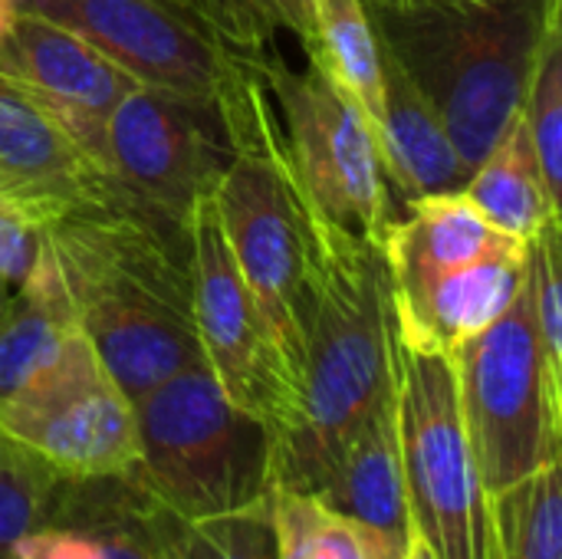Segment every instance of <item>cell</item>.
Returning <instances> with one entry per match:
<instances>
[{"label": "cell", "mask_w": 562, "mask_h": 559, "mask_svg": "<svg viewBox=\"0 0 562 559\" xmlns=\"http://www.w3.org/2000/svg\"><path fill=\"white\" fill-rule=\"evenodd\" d=\"M43 224L79 329L132 405L204 366L188 224L135 204L115 181Z\"/></svg>", "instance_id": "1"}, {"label": "cell", "mask_w": 562, "mask_h": 559, "mask_svg": "<svg viewBox=\"0 0 562 559\" xmlns=\"http://www.w3.org/2000/svg\"><path fill=\"white\" fill-rule=\"evenodd\" d=\"M395 399V313L382 247L316 221V293L293 428L273 488L313 494L339 448Z\"/></svg>", "instance_id": "2"}, {"label": "cell", "mask_w": 562, "mask_h": 559, "mask_svg": "<svg viewBox=\"0 0 562 559\" xmlns=\"http://www.w3.org/2000/svg\"><path fill=\"white\" fill-rule=\"evenodd\" d=\"M562 0H497L487 7L405 0L369 10L379 40L435 102L468 171L520 115L543 26Z\"/></svg>", "instance_id": "3"}, {"label": "cell", "mask_w": 562, "mask_h": 559, "mask_svg": "<svg viewBox=\"0 0 562 559\" xmlns=\"http://www.w3.org/2000/svg\"><path fill=\"white\" fill-rule=\"evenodd\" d=\"M138 465L132 478L184 524L224 521L267 504L273 435L237 409L207 366L161 382L135 402Z\"/></svg>", "instance_id": "4"}, {"label": "cell", "mask_w": 562, "mask_h": 559, "mask_svg": "<svg viewBox=\"0 0 562 559\" xmlns=\"http://www.w3.org/2000/svg\"><path fill=\"white\" fill-rule=\"evenodd\" d=\"M458 402L487 497L560 461L562 376L547 362L524 287L517 300L454 353Z\"/></svg>", "instance_id": "5"}, {"label": "cell", "mask_w": 562, "mask_h": 559, "mask_svg": "<svg viewBox=\"0 0 562 559\" xmlns=\"http://www.w3.org/2000/svg\"><path fill=\"white\" fill-rule=\"evenodd\" d=\"M395 428L408 521L435 559H501L491 497L481 484L458 402L451 353L395 333Z\"/></svg>", "instance_id": "6"}, {"label": "cell", "mask_w": 562, "mask_h": 559, "mask_svg": "<svg viewBox=\"0 0 562 559\" xmlns=\"http://www.w3.org/2000/svg\"><path fill=\"white\" fill-rule=\"evenodd\" d=\"M257 66L277 105L293 175L316 221L382 244L395 211L369 119L313 59H306V69H293L277 43H270Z\"/></svg>", "instance_id": "7"}, {"label": "cell", "mask_w": 562, "mask_h": 559, "mask_svg": "<svg viewBox=\"0 0 562 559\" xmlns=\"http://www.w3.org/2000/svg\"><path fill=\"white\" fill-rule=\"evenodd\" d=\"M0 435L63 478H115L138 465L135 405L82 329L16 392L0 399Z\"/></svg>", "instance_id": "8"}, {"label": "cell", "mask_w": 562, "mask_h": 559, "mask_svg": "<svg viewBox=\"0 0 562 559\" xmlns=\"http://www.w3.org/2000/svg\"><path fill=\"white\" fill-rule=\"evenodd\" d=\"M231 148L214 102L135 86L109 115L102 161L109 178L142 208L188 224L211 198Z\"/></svg>", "instance_id": "9"}, {"label": "cell", "mask_w": 562, "mask_h": 559, "mask_svg": "<svg viewBox=\"0 0 562 559\" xmlns=\"http://www.w3.org/2000/svg\"><path fill=\"white\" fill-rule=\"evenodd\" d=\"M188 231L194 267V326L204 366L217 379L221 392L237 409L260 418L277 441L293 428L300 395L277 356L257 300L231 257L214 194L198 201Z\"/></svg>", "instance_id": "10"}, {"label": "cell", "mask_w": 562, "mask_h": 559, "mask_svg": "<svg viewBox=\"0 0 562 559\" xmlns=\"http://www.w3.org/2000/svg\"><path fill=\"white\" fill-rule=\"evenodd\" d=\"M46 16L122 66L135 82L214 102L231 76L234 53L191 13L168 0H13Z\"/></svg>", "instance_id": "11"}, {"label": "cell", "mask_w": 562, "mask_h": 559, "mask_svg": "<svg viewBox=\"0 0 562 559\" xmlns=\"http://www.w3.org/2000/svg\"><path fill=\"white\" fill-rule=\"evenodd\" d=\"M0 76L23 89L102 168L105 122L138 86L72 30L16 10L0 26Z\"/></svg>", "instance_id": "12"}, {"label": "cell", "mask_w": 562, "mask_h": 559, "mask_svg": "<svg viewBox=\"0 0 562 559\" xmlns=\"http://www.w3.org/2000/svg\"><path fill=\"white\" fill-rule=\"evenodd\" d=\"M168 517L132 474L66 478L49 521L0 559H171Z\"/></svg>", "instance_id": "13"}, {"label": "cell", "mask_w": 562, "mask_h": 559, "mask_svg": "<svg viewBox=\"0 0 562 559\" xmlns=\"http://www.w3.org/2000/svg\"><path fill=\"white\" fill-rule=\"evenodd\" d=\"M112 188L109 171L86 155L23 89L0 76V194L40 221Z\"/></svg>", "instance_id": "14"}, {"label": "cell", "mask_w": 562, "mask_h": 559, "mask_svg": "<svg viewBox=\"0 0 562 559\" xmlns=\"http://www.w3.org/2000/svg\"><path fill=\"white\" fill-rule=\"evenodd\" d=\"M527 270V244H510L474 264L431 277L425 283L392 290L395 333L418 349L454 353L461 343L487 329L520 293Z\"/></svg>", "instance_id": "15"}, {"label": "cell", "mask_w": 562, "mask_h": 559, "mask_svg": "<svg viewBox=\"0 0 562 559\" xmlns=\"http://www.w3.org/2000/svg\"><path fill=\"white\" fill-rule=\"evenodd\" d=\"M382 43V40H379ZM379 158L389 191L402 204H415L435 194H458L471 171L464 168L458 148L435 102L418 89L398 56L382 43V115L375 125Z\"/></svg>", "instance_id": "16"}, {"label": "cell", "mask_w": 562, "mask_h": 559, "mask_svg": "<svg viewBox=\"0 0 562 559\" xmlns=\"http://www.w3.org/2000/svg\"><path fill=\"white\" fill-rule=\"evenodd\" d=\"M313 497L329 511L382 530L395 544H408L412 521L402 478V451L395 428V399L385 402L366 425L339 448Z\"/></svg>", "instance_id": "17"}, {"label": "cell", "mask_w": 562, "mask_h": 559, "mask_svg": "<svg viewBox=\"0 0 562 559\" xmlns=\"http://www.w3.org/2000/svg\"><path fill=\"white\" fill-rule=\"evenodd\" d=\"M491 227L530 244L547 224L560 221V198L550 191L527 125L517 115L487 158L458 191Z\"/></svg>", "instance_id": "18"}, {"label": "cell", "mask_w": 562, "mask_h": 559, "mask_svg": "<svg viewBox=\"0 0 562 559\" xmlns=\"http://www.w3.org/2000/svg\"><path fill=\"white\" fill-rule=\"evenodd\" d=\"M72 329H79V320L46 247L0 316V399L16 392L40 366H46Z\"/></svg>", "instance_id": "19"}, {"label": "cell", "mask_w": 562, "mask_h": 559, "mask_svg": "<svg viewBox=\"0 0 562 559\" xmlns=\"http://www.w3.org/2000/svg\"><path fill=\"white\" fill-rule=\"evenodd\" d=\"M306 56L359 105L372 132L382 115V43L362 0H316Z\"/></svg>", "instance_id": "20"}, {"label": "cell", "mask_w": 562, "mask_h": 559, "mask_svg": "<svg viewBox=\"0 0 562 559\" xmlns=\"http://www.w3.org/2000/svg\"><path fill=\"white\" fill-rule=\"evenodd\" d=\"M267 511L277 559H405L408 544L329 511L313 494L273 488Z\"/></svg>", "instance_id": "21"}, {"label": "cell", "mask_w": 562, "mask_h": 559, "mask_svg": "<svg viewBox=\"0 0 562 559\" xmlns=\"http://www.w3.org/2000/svg\"><path fill=\"white\" fill-rule=\"evenodd\" d=\"M501 559H562L560 461L491 497Z\"/></svg>", "instance_id": "22"}, {"label": "cell", "mask_w": 562, "mask_h": 559, "mask_svg": "<svg viewBox=\"0 0 562 559\" xmlns=\"http://www.w3.org/2000/svg\"><path fill=\"white\" fill-rule=\"evenodd\" d=\"M191 13L221 46L234 53H260L280 33H293L303 49L313 43L316 0H188Z\"/></svg>", "instance_id": "23"}, {"label": "cell", "mask_w": 562, "mask_h": 559, "mask_svg": "<svg viewBox=\"0 0 562 559\" xmlns=\"http://www.w3.org/2000/svg\"><path fill=\"white\" fill-rule=\"evenodd\" d=\"M520 119L537 152L550 191L560 198L562 185V10H553L543 26L540 53L524 92Z\"/></svg>", "instance_id": "24"}, {"label": "cell", "mask_w": 562, "mask_h": 559, "mask_svg": "<svg viewBox=\"0 0 562 559\" xmlns=\"http://www.w3.org/2000/svg\"><path fill=\"white\" fill-rule=\"evenodd\" d=\"M63 481L36 455L0 435V554L49 521Z\"/></svg>", "instance_id": "25"}, {"label": "cell", "mask_w": 562, "mask_h": 559, "mask_svg": "<svg viewBox=\"0 0 562 559\" xmlns=\"http://www.w3.org/2000/svg\"><path fill=\"white\" fill-rule=\"evenodd\" d=\"M181 534L204 559H277L267 504L207 524L181 521Z\"/></svg>", "instance_id": "26"}, {"label": "cell", "mask_w": 562, "mask_h": 559, "mask_svg": "<svg viewBox=\"0 0 562 559\" xmlns=\"http://www.w3.org/2000/svg\"><path fill=\"white\" fill-rule=\"evenodd\" d=\"M46 250V224L20 201L0 194V277L16 290Z\"/></svg>", "instance_id": "27"}, {"label": "cell", "mask_w": 562, "mask_h": 559, "mask_svg": "<svg viewBox=\"0 0 562 559\" xmlns=\"http://www.w3.org/2000/svg\"><path fill=\"white\" fill-rule=\"evenodd\" d=\"M405 559H435L431 557V550H428V544L415 534V527H412V534H408V547H405Z\"/></svg>", "instance_id": "28"}, {"label": "cell", "mask_w": 562, "mask_h": 559, "mask_svg": "<svg viewBox=\"0 0 562 559\" xmlns=\"http://www.w3.org/2000/svg\"><path fill=\"white\" fill-rule=\"evenodd\" d=\"M10 297H13V287L0 277V316L7 313V306H10Z\"/></svg>", "instance_id": "29"}, {"label": "cell", "mask_w": 562, "mask_h": 559, "mask_svg": "<svg viewBox=\"0 0 562 559\" xmlns=\"http://www.w3.org/2000/svg\"><path fill=\"white\" fill-rule=\"evenodd\" d=\"M369 10H395V7H402L405 0H362Z\"/></svg>", "instance_id": "30"}, {"label": "cell", "mask_w": 562, "mask_h": 559, "mask_svg": "<svg viewBox=\"0 0 562 559\" xmlns=\"http://www.w3.org/2000/svg\"><path fill=\"white\" fill-rule=\"evenodd\" d=\"M13 13H16V3H13V0H0V26H3Z\"/></svg>", "instance_id": "31"}, {"label": "cell", "mask_w": 562, "mask_h": 559, "mask_svg": "<svg viewBox=\"0 0 562 559\" xmlns=\"http://www.w3.org/2000/svg\"><path fill=\"white\" fill-rule=\"evenodd\" d=\"M448 3H468V7H487V3H497V0H448Z\"/></svg>", "instance_id": "32"}, {"label": "cell", "mask_w": 562, "mask_h": 559, "mask_svg": "<svg viewBox=\"0 0 562 559\" xmlns=\"http://www.w3.org/2000/svg\"><path fill=\"white\" fill-rule=\"evenodd\" d=\"M168 3H178V7H184V3H188V0H168Z\"/></svg>", "instance_id": "33"}]
</instances>
